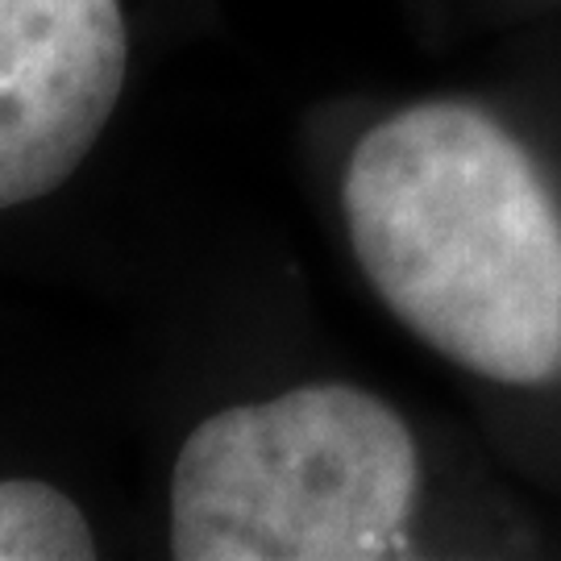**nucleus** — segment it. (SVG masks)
Segmentation results:
<instances>
[{
    "mask_svg": "<svg viewBox=\"0 0 561 561\" xmlns=\"http://www.w3.org/2000/svg\"><path fill=\"white\" fill-rule=\"evenodd\" d=\"M421 454L391 403L345 382L221 408L171 482L180 561H379L408 553Z\"/></svg>",
    "mask_w": 561,
    "mask_h": 561,
    "instance_id": "f03ea898",
    "label": "nucleus"
},
{
    "mask_svg": "<svg viewBox=\"0 0 561 561\" xmlns=\"http://www.w3.org/2000/svg\"><path fill=\"white\" fill-rule=\"evenodd\" d=\"M366 279L424 345L507 387L561 375V208L533 154L458 101L379 121L345 167Z\"/></svg>",
    "mask_w": 561,
    "mask_h": 561,
    "instance_id": "f257e3e1",
    "label": "nucleus"
},
{
    "mask_svg": "<svg viewBox=\"0 0 561 561\" xmlns=\"http://www.w3.org/2000/svg\"><path fill=\"white\" fill-rule=\"evenodd\" d=\"M83 512L59 486L42 479L0 482V528H30V524H80Z\"/></svg>",
    "mask_w": 561,
    "mask_h": 561,
    "instance_id": "7ed1b4c3",
    "label": "nucleus"
}]
</instances>
